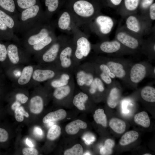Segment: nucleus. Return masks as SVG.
Listing matches in <instances>:
<instances>
[{"instance_id":"nucleus-1","label":"nucleus","mask_w":155,"mask_h":155,"mask_svg":"<svg viewBox=\"0 0 155 155\" xmlns=\"http://www.w3.org/2000/svg\"><path fill=\"white\" fill-rule=\"evenodd\" d=\"M69 11L75 20L77 19L82 23L87 24L100 13L99 7L92 0H69Z\"/></svg>"},{"instance_id":"nucleus-2","label":"nucleus","mask_w":155,"mask_h":155,"mask_svg":"<svg viewBox=\"0 0 155 155\" xmlns=\"http://www.w3.org/2000/svg\"><path fill=\"white\" fill-rule=\"evenodd\" d=\"M46 19L44 12L38 4L19 12L18 33L24 34Z\"/></svg>"},{"instance_id":"nucleus-3","label":"nucleus","mask_w":155,"mask_h":155,"mask_svg":"<svg viewBox=\"0 0 155 155\" xmlns=\"http://www.w3.org/2000/svg\"><path fill=\"white\" fill-rule=\"evenodd\" d=\"M54 24L49 20H46L30 29L24 34L22 44L26 48L40 42L54 32Z\"/></svg>"},{"instance_id":"nucleus-4","label":"nucleus","mask_w":155,"mask_h":155,"mask_svg":"<svg viewBox=\"0 0 155 155\" xmlns=\"http://www.w3.org/2000/svg\"><path fill=\"white\" fill-rule=\"evenodd\" d=\"M75 48L73 39L69 40L60 52L54 65L61 72L71 73L78 66L73 57Z\"/></svg>"},{"instance_id":"nucleus-5","label":"nucleus","mask_w":155,"mask_h":155,"mask_svg":"<svg viewBox=\"0 0 155 155\" xmlns=\"http://www.w3.org/2000/svg\"><path fill=\"white\" fill-rule=\"evenodd\" d=\"M123 26L130 32L142 37L152 31V23L144 16L137 13L127 16Z\"/></svg>"},{"instance_id":"nucleus-6","label":"nucleus","mask_w":155,"mask_h":155,"mask_svg":"<svg viewBox=\"0 0 155 155\" xmlns=\"http://www.w3.org/2000/svg\"><path fill=\"white\" fill-rule=\"evenodd\" d=\"M87 24L92 31L100 38L106 39L109 36L113 30L115 22L111 17L100 13Z\"/></svg>"},{"instance_id":"nucleus-7","label":"nucleus","mask_w":155,"mask_h":155,"mask_svg":"<svg viewBox=\"0 0 155 155\" xmlns=\"http://www.w3.org/2000/svg\"><path fill=\"white\" fill-rule=\"evenodd\" d=\"M68 40L65 36L57 37L56 40L47 49L39 54L34 55L39 64L54 65L60 52Z\"/></svg>"},{"instance_id":"nucleus-8","label":"nucleus","mask_w":155,"mask_h":155,"mask_svg":"<svg viewBox=\"0 0 155 155\" xmlns=\"http://www.w3.org/2000/svg\"><path fill=\"white\" fill-rule=\"evenodd\" d=\"M7 48L8 58L12 66L22 65L29 63L31 59L30 55L20 42L13 41L5 44Z\"/></svg>"},{"instance_id":"nucleus-9","label":"nucleus","mask_w":155,"mask_h":155,"mask_svg":"<svg viewBox=\"0 0 155 155\" xmlns=\"http://www.w3.org/2000/svg\"><path fill=\"white\" fill-rule=\"evenodd\" d=\"M61 72L54 65L39 64L34 70L30 84L36 86L46 82L58 77Z\"/></svg>"},{"instance_id":"nucleus-10","label":"nucleus","mask_w":155,"mask_h":155,"mask_svg":"<svg viewBox=\"0 0 155 155\" xmlns=\"http://www.w3.org/2000/svg\"><path fill=\"white\" fill-rule=\"evenodd\" d=\"M78 31L74 33L76 35L74 38L75 48L73 54L74 60L78 66L89 55L91 49V45L88 38Z\"/></svg>"},{"instance_id":"nucleus-11","label":"nucleus","mask_w":155,"mask_h":155,"mask_svg":"<svg viewBox=\"0 0 155 155\" xmlns=\"http://www.w3.org/2000/svg\"><path fill=\"white\" fill-rule=\"evenodd\" d=\"M115 36V39L123 46L132 50L138 49L143 41L142 37L130 32L123 26L118 28Z\"/></svg>"},{"instance_id":"nucleus-12","label":"nucleus","mask_w":155,"mask_h":155,"mask_svg":"<svg viewBox=\"0 0 155 155\" xmlns=\"http://www.w3.org/2000/svg\"><path fill=\"white\" fill-rule=\"evenodd\" d=\"M74 21L69 10H66L63 11L59 16L57 22V26L62 31L74 33L78 30Z\"/></svg>"},{"instance_id":"nucleus-13","label":"nucleus","mask_w":155,"mask_h":155,"mask_svg":"<svg viewBox=\"0 0 155 155\" xmlns=\"http://www.w3.org/2000/svg\"><path fill=\"white\" fill-rule=\"evenodd\" d=\"M75 71L77 85L80 87H89L94 78L92 73L88 71L85 63L78 66Z\"/></svg>"},{"instance_id":"nucleus-14","label":"nucleus","mask_w":155,"mask_h":155,"mask_svg":"<svg viewBox=\"0 0 155 155\" xmlns=\"http://www.w3.org/2000/svg\"><path fill=\"white\" fill-rule=\"evenodd\" d=\"M57 38L53 32L38 43L24 49L30 55H36L49 47L56 40Z\"/></svg>"},{"instance_id":"nucleus-15","label":"nucleus","mask_w":155,"mask_h":155,"mask_svg":"<svg viewBox=\"0 0 155 155\" xmlns=\"http://www.w3.org/2000/svg\"><path fill=\"white\" fill-rule=\"evenodd\" d=\"M36 66V65H28L23 67L21 75L14 81L13 85L20 87L30 84L34 70Z\"/></svg>"},{"instance_id":"nucleus-16","label":"nucleus","mask_w":155,"mask_h":155,"mask_svg":"<svg viewBox=\"0 0 155 155\" xmlns=\"http://www.w3.org/2000/svg\"><path fill=\"white\" fill-rule=\"evenodd\" d=\"M28 102L29 111L32 114L38 115L42 111L44 106V99L41 95L37 93L35 90Z\"/></svg>"},{"instance_id":"nucleus-17","label":"nucleus","mask_w":155,"mask_h":155,"mask_svg":"<svg viewBox=\"0 0 155 155\" xmlns=\"http://www.w3.org/2000/svg\"><path fill=\"white\" fill-rule=\"evenodd\" d=\"M73 79L71 73L62 72L58 77L46 82L45 85L55 89L67 84Z\"/></svg>"},{"instance_id":"nucleus-18","label":"nucleus","mask_w":155,"mask_h":155,"mask_svg":"<svg viewBox=\"0 0 155 155\" xmlns=\"http://www.w3.org/2000/svg\"><path fill=\"white\" fill-rule=\"evenodd\" d=\"M140 0H124L123 7L118 10V13L125 18L129 15L137 13Z\"/></svg>"},{"instance_id":"nucleus-19","label":"nucleus","mask_w":155,"mask_h":155,"mask_svg":"<svg viewBox=\"0 0 155 155\" xmlns=\"http://www.w3.org/2000/svg\"><path fill=\"white\" fill-rule=\"evenodd\" d=\"M123 45L116 39L111 41L105 40L98 45L100 51L107 53H112L120 51Z\"/></svg>"},{"instance_id":"nucleus-20","label":"nucleus","mask_w":155,"mask_h":155,"mask_svg":"<svg viewBox=\"0 0 155 155\" xmlns=\"http://www.w3.org/2000/svg\"><path fill=\"white\" fill-rule=\"evenodd\" d=\"M0 19L14 33H18L19 26L18 19L1 9Z\"/></svg>"},{"instance_id":"nucleus-21","label":"nucleus","mask_w":155,"mask_h":155,"mask_svg":"<svg viewBox=\"0 0 155 155\" xmlns=\"http://www.w3.org/2000/svg\"><path fill=\"white\" fill-rule=\"evenodd\" d=\"M146 68L144 65L140 63L134 65L132 67L130 73L131 81L137 83L142 80L146 74Z\"/></svg>"},{"instance_id":"nucleus-22","label":"nucleus","mask_w":155,"mask_h":155,"mask_svg":"<svg viewBox=\"0 0 155 155\" xmlns=\"http://www.w3.org/2000/svg\"><path fill=\"white\" fill-rule=\"evenodd\" d=\"M74 84L73 79L67 84L54 89L53 96L58 100H61L65 98L70 93L72 86Z\"/></svg>"},{"instance_id":"nucleus-23","label":"nucleus","mask_w":155,"mask_h":155,"mask_svg":"<svg viewBox=\"0 0 155 155\" xmlns=\"http://www.w3.org/2000/svg\"><path fill=\"white\" fill-rule=\"evenodd\" d=\"M87 123L80 119H77L68 123L65 126L66 133L70 135H74L77 133L80 129L87 128Z\"/></svg>"},{"instance_id":"nucleus-24","label":"nucleus","mask_w":155,"mask_h":155,"mask_svg":"<svg viewBox=\"0 0 155 155\" xmlns=\"http://www.w3.org/2000/svg\"><path fill=\"white\" fill-rule=\"evenodd\" d=\"M0 38L2 40H12L13 41L20 42L14 32L9 28L0 19Z\"/></svg>"},{"instance_id":"nucleus-25","label":"nucleus","mask_w":155,"mask_h":155,"mask_svg":"<svg viewBox=\"0 0 155 155\" xmlns=\"http://www.w3.org/2000/svg\"><path fill=\"white\" fill-rule=\"evenodd\" d=\"M67 113L64 109H61L48 113L42 119L44 123L62 120L66 117Z\"/></svg>"},{"instance_id":"nucleus-26","label":"nucleus","mask_w":155,"mask_h":155,"mask_svg":"<svg viewBox=\"0 0 155 155\" xmlns=\"http://www.w3.org/2000/svg\"><path fill=\"white\" fill-rule=\"evenodd\" d=\"M61 0H45L46 10L44 13L47 19L50 20L57 12L61 4Z\"/></svg>"},{"instance_id":"nucleus-27","label":"nucleus","mask_w":155,"mask_h":155,"mask_svg":"<svg viewBox=\"0 0 155 155\" xmlns=\"http://www.w3.org/2000/svg\"><path fill=\"white\" fill-rule=\"evenodd\" d=\"M0 9L18 20L19 12L16 9L14 0H0Z\"/></svg>"},{"instance_id":"nucleus-28","label":"nucleus","mask_w":155,"mask_h":155,"mask_svg":"<svg viewBox=\"0 0 155 155\" xmlns=\"http://www.w3.org/2000/svg\"><path fill=\"white\" fill-rule=\"evenodd\" d=\"M106 65L111 71L117 77L121 78L125 76V71L123 69V65L121 63L110 61L108 62Z\"/></svg>"},{"instance_id":"nucleus-29","label":"nucleus","mask_w":155,"mask_h":155,"mask_svg":"<svg viewBox=\"0 0 155 155\" xmlns=\"http://www.w3.org/2000/svg\"><path fill=\"white\" fill-rule=\"evenodd\" d=\"M110 127L115 132L122 134L125 131L126 124L123 120L117 118H113L109 122Z\"/></svg>"},{"instance_id":"nucleus-30","label":"nucleus","mask_w":155,"mask_h":155,"mask_svg":"<svg viewBox=\"0 0 155 155\" xmlns=\"http://www.w3.org/2000/svg\"><path fill=\"white\" fill-rule=\"evenodd\" d=\"M121 94L119 90L115 87L111 90L107 99V103L111 108H114L118 105L120 98Z\"/></svg>"},{"instance_id":"nucleus-31","label":"nucleus","mask_w":155,"mask_h":155,"mask_svg":"<svg viewBox=\"0 0 155 155\" xmlns=\"http://www.w3.org/2000/svg\"><path fill=\"white\" fill-rule=\"evenodd\" d=\"M138 137L139 134L137 131L134 130L129 131L122 136L119 144L123 146L127 145L135 141Z\"/></svg>"},{"instance_id":"nucleus-32","label":"nucleus","mask_w":155,"mask_h":155,"mask_svg":"<svg viewBox=\"0 0 155 155\" xmlns=\"http://www.w3.org/2000/svg\"><path fill=\"white\" fill-rule=\"evenodd\" d=\"M134 120L136 123L145 128L148 127L150 125L149 117L145 111H142L135 114Z\"/></svg>"},{"instance_id":"nucleus-33","label":"nucleus","mask_w":155,"mask_h":155,"mask_svg":"<svg viewBox=\"0 0 155 155\" xmlns=\"http://www.w3.org/2000/svg\"><path fill=\"white\" fill-rule=\"evenodd\" d=\"M88 99V96L86 94L81 92L75 96L73 103L78 109L83 110L85 109V103Z\"/></svg>"},{"instance_id":"nucleus-34","label":"nucleus","mask_w":155,"mask_h":155,"mask_svg":"<svg viewBox=\"0 0 155 155\" xmlns=\"http://www.w3.org/2000/svg\"><path fill=\"white\" fill-rule=\"evenodd\" d=\"M141 95L142 98L148 102H155V89L150 86H146L142 90Z\"/></svg>"},{"instance_id":"nucleus-35","label":"nucleus","mask_w":155,"mask_h":155,"mask_svg":"<svg viewBox=\"0 0 155 155\" xmlns=\"http://www.w3.org/2000/svg\"><path fill=\"white\" fill-rule=\"evenodd\" d=\"M93 118L96 122L104 127L107 125V120L104 110L101 108L96 110L93 115Z\"/></svg>"},{"instance_id":"nucleus-36","label":"nucleus","mask_w":155,"mask_h":155,"mask_svg":"<svg viewBox=\"0 0 155 155\" xmlns=\"http://www.w3.org/2000/svg\"><path fill=\"white\" fill-rule=\"evenodd\" d=\"M115 145V142L114 140L111 139H107L105 140L104 145L100 148V154L102 155L111 154Z\"/></svg>"},{"instance_id":"nucleus-37","label":"nucleus","mask_w":155,"mask_h":155,"mask_svg":"<svg viewBox=\"0 0 155 155\" xmlns=\"http://www.w3.org/2000/svg\"><path fill=\"white\" fill-rule=\"evenodd\" d=\"M13 111L15 119L17 121L19 122L23 121L24 117L28 118L29 117V113L25 110L22 105L16 108Z\"/></svg>"},{"instance_id":"nucleus-38","label":"nucleus","mask_w":155,"mask_h":155,"mask_svg":"<svg viewBox=\"0 0 155 155\" xmlns=\"http://www.w3.org/2000/svg\"><path fill=\"white\" fill-rule=\"evenodd\" d=\"M61 128L57 125H52L49 130L47 134V137L50 140H54L58 138L61 133Z\"/></svg>"},{"instance_id":"nucleus-39","label":"nucleus","mask_w":155,"mask_h":155,"mask_svg":"<svg viewBox=\"0 0 155 155\" xmlns=\"http://www.w3.org/2000/svg\"><path fill=\"white\" fill-rule=\"evenodd\" d=\"M37 0H17L16 3L19 12L36 4Z\"/></svg>"},{"instance_id":"nucleus-40","label":"nucleus","mask_w":155,"mask_h":155,"mask_svg":"<svg viewBox=\"0 0 155 155\" xmlns=\"http://www.w3.org/2000/svg\"><path fill=\"white\" fill-rule=\"evenodd\" d=\"M83 152V149L80 144L75 145L71 148L66 150L64 152V155H81Z\"/></svg>"},{"instance_id":"nucleus-41","label":"nucleus","mask_w":155,"mask_h":155,"mask_svg":"<svg viewBox=\"0 0 155 155\" xmlns=\"http://www.w3.org/2000/svg\"><path fill=\"white\" fill-rule=\"evenodd\" d=\"M14 100L20 102L22 104L27 103L29 100L28 96L22 91H17L14 95Z\"/></svg>"},{"instance_id":"nucleus-42","label":"nucleus","mask_w":155,"mask_h":155,"mask_svg":"<svg viewBox=\"0 0 155 155\" xmlns=\"http://www.w3.org/2000/svg\"><path fill=\"white\" fill-rule=\"evenodd\" d=\"M9 138V134L7 129L0 126V146H2L7 143Z\"/></svg>"},{"instance_id":"nucleus-43","label":"nucleus","mask_w":155,"mask_h":155,"mask_svg":"<svg viewBox=\"0 0 155 155\" xmlns=\"http://www.w3.org/2000/svg\"><path fill=\"white\" fill-rule=\"evenodd\" d=\"M154 0H140L139 8L141 14H145L150 6L154 3Z\"/></svg>"},{"instance_id":"nucleus-44","label":"nucleus","mask_w":155,"mask_h":155,"mask_svg":"<svg viewBox=\"0 0 155 155\" xmlns=\"http://www.w3.org/2000/svg\"><path fill=\"white\" fill-rule=\"evenodd\" d=\"M144 16L150 22L155 20V3H153L149 7Z\"/></svg>"},{"instance_id":"nucleus-45","label":"nucleus","mask_w":155,"mask_h":155,"mask_svg":"<svg viewBox=\"0 0 155 155\" xmlns=\"http://www.w3.org/2000/svg\"><path fill=\"white\" fill-rule=\"evenodd\" d=\"M2 40L0 38V61H4L8 58L7 47L1 42Z\"/></svg>"},{"instance_id":"nucleus-46","label":"nucleus","mask_w":155,"mask_h":155,"mask_svg":"<svg viewBox=\"0 0 155 155\" xmlns=\"http://www.w3.org/2000/svg\"><path fill=\"white\" fill-rule=\"evenodd\" d=\"M22 154L24 155H37L38 152L36 148L33 147L24 148L22 150Z\"/></svg>"},{"instance_id":"nucleus-47","label":"nucleus","mask_w":155,"mask_h":155,"mask_svg":"<svg viewBox=\"0 0 155 155\" xmlns=\"http://www.w3.org/2000/svg\"><path fill=\"white\" fill-rule=\"evenodd\" d=\"M100 69L102 72H103L108 75L111 78H114L115 76V75L112 73L109 69L105 64H101L99 66Z\"/></svg>"},{"instance_id":"nucleus-48","label":"nucleus","mask_w":155,"mask_h":155,"mask_svg":"<svg viewBox=\"0 0 155 155\" xmlns=\"http://www.w3.org/2000/svg\"><path fill=\"white\" fill-rule=\"evenodd\" d=\"M94 80L97 86V90L100 92H103L104 90V86L101 79L99 78L95 77Z\"/></svg>"},{"instance_id":"nucleus-49","label":"nucleus","mask_w":155,"mask_h":155,"mask_svg":"<svg viewBox=\"0 0 155 155\" xmlns=\"http://www.w3.org/2000/svg\"><path fill=\"white\" fill-rule=\"evenodd\" d=\"M100 76L101 79L106 84H109L111 83V78L105 73L101 72L100 74Z\"/></svg>"},{"instance_id":"nucleus-50","label":"nucleus","mask_w":155,"mask_h":155,"mask_svg":"<svg viewBox=\"0 0 155 155\" xmlns=\"http://www.w3.org/2000/svg\"><path fill=\"white\" fill-rule=\"evenodd\" d=\"M123 0H108L109 2L112 6H117L121 3Z\"/></svg>"},{"instance_id":"nucleus-51","label":"nucleus","mask_w":155,"mask_h":155,"mask_svg":"<svg viewBox=\"0 0 155 155\" xmlns=\"http://www.w3.org/2000/svg\"><path fill=\"white\" fill-rule=\"evenodd\" d=\"M34 131L35 133L38 135H42L43 132L42 129L38 127H36L34 129Z\"/></svg>"},{"instance_id":"nucleus-52","label":"nucleus","mask_w":155,"mask_h":155,"mask_svg":"<svg viewBox=\"0 0 155 155\" xmlns=\"http://www.w3.org/2000/svg\"><path fill=\"white\" fill-rule=\"evenodd\" d=\"M26 144L30 147H33L34 146L31 141L28 138L26 139Z\"/></svg>"},{"instance_id":"nucleus-53","label":"nucleus","mask_w":155,"mask_h":155,"mask_svg":"<svg viewBox=\"0 0 155 155\" xmlns=\"http://www.w3.org/2000/svg\"><path fill=\"white\" fill-rule=\"evenodd\" d=\"M85 155H90V153L88 152H87L84 154Z\"/></svg>"},{"instance_id":"nucleus-54","label":"nucleus","mask_w":155,"mask_h":155,"mask_svg":"<svg viewBox=\"0 0 155 155\" xmlns=\"http://www.w3.org/2000/svg\"><path fill=\"white\" fill-rule=\"evenodd\" d=\"M144 155H151V154L149 153H146L143 154Z\"/></svg>"},{"instance_id":"nucleus-55","label":"nucleus","mask_w":155,"mask_h":155,"mask_svg":"<svg viewBox=\"0 0 155 155\" xmlns=\"http://www.w3.org/2000/svg\"><path fill=\"white\" fill-rule=\"evenodd\" d=\"M154 73H155V68H154Z\"/></svg>"},{"instance_id":"nucleus-56","label":"nucleus","mask_w":155,"mask_h":155,"mask_svg":"<svg viewBox=\"0 0 155 155\" xmlns=\"http://www.w3.org/2000/svg\"><path fill=\"white\" fill-rule=\"evenodd\" d=\"M1 111H0V115H1Z\"/></svg>"}]
</instances>
